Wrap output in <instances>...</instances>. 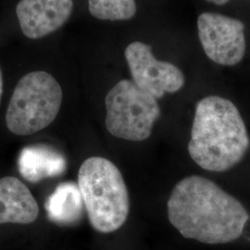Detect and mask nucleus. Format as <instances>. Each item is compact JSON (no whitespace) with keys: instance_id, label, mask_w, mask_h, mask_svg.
Here are the masks:
<instances>
[{"instance_id":"obj_1","label":"nucleus","mask_w":250,"mask_h":250,"mask_svg":"<svg viewBox=\"0 0 250 250\" xmlns=\"http://www.w3.org/2000/svg\"><path fill=\"white\" fill-rule=\"evenodd\" d=\"M167 208L170 224L184 237L209 245L238 239L249 220L239 200L197 175L179 182L170 193Z\"/></svg>"},{"instance_id":"obj_2","label":"nucleus","mask_w":250,"mask_h":250,"mask_svg":"<svg viewBox=\"0 0 250 250\" xmlns=\"http://www.w3.org/2000/svg\"><path fill=\"white\" fill-rule=\"evenodd\" d=\"M250 137L238 108L228 99L209 96L198 101L188 152L208 171L230 170L244 159Z\"/></svg>"},{"instance_id":"obj_3","label":"nucleus","mask_w":250,"mask_h":250,"mask_svg":"<svg viewBox=\"0 0 250 250\" xmlns=\"http://www.w3.org/2000/svg\"><path fill=\"white\" fill-rule=\"evenodd\" d=\"M78 186L95 230L109 233L125 224L130 209L129 195L114 163L101 157L85 160L78 172Z\"/></svg>"},{"instance_id":"obj_4","label":"nucleus","mask_w":250,"mask_h":250,"mask_svg":"<svg viewBox=\"0 0 250 250\" xmlns=\"http://www.w3.org/2000/svg\"><path fill=\"white\" fill-rule=\"evenodd\" d=\"M62 101V90L45 72L27 73L19 81L9 101L6 124L18 135H30L53 123Z\"/></svg>"},{"instance_id":"obj_5","label":"nucleus","mask_w":250,"mask_h":250,"mask_svg":"<svg viewBox=\"0 0 250 250\" xmlns=\"http://www.w3.org/2000/svg\"><path fill=\"white\" fill-rule=\"evenodd\" d=\"M106 127L117 138L141 142L151 134L161 115L157 99L139 88L133 81H120L105 99Z\"/></svg>"},{"instance_id":"obj_6","label":"nucleus","mask_w":250,"mask_h":250,"mask_svg":"<svg viewBox=\"0 0 250 250\" xmlns=\"http://www.w3.org/2000/svg\"><path fill=\"white\" fill-rule=\"evenodd\" d=\"M198 36L206 55L212 62L232 66L246 53L245 25L237 19L204 12L197 20Z\"/></svg>"},{"instance_id":"obj_7","label":"nucleus","mask_w":250,"mask_h":250,"mask_svg":"<svg viewBox=\"0 0 250 250\" xmlns=\"http://www.w3.org/2000/svg\"><path fill=\"white\" fill-rule=\"evenodd\" d=\"M125 58L133 82L155 99H161L165 93H175L185 84L182 71L171 63L158 61L150 45L134 42L126 47Z\"/></svg>"},{"instance_id":"obj_8","label":"nucleus","mask_w":250,"mask_h":250,"mask_svg":"<svg viewBox=\"0 0 250 250\" xmlns=\"http://www.w3.org/2000/svg\"><path fill=\"white\" fill-rule=\"evenodd\" d=\"M72 9V0H21L16 14L24 36L38 39L62 26Z\"/></svg>"},{"instance_id":"obj_9","label":"nucleus","mask_w":250,"mask_h":250,"mask_svg":"<svg viewBox=\"0 0 250 250\" xmlns=\"http://www.w3.org/2000/svg\"><path fill=\"white\" fill-rule=\"evenodd\" d=\"M39 214L36 199L26 186L15 177L0 179V224H29Z\"/></svg>"},{"instance_id":"obj_10","label":"nucleus","mask_w":250,"mask_h":250,"mask_svg":"<svg viewBox=\"0 0 250 250\" xmlns=\"http://www.w3.org/2000/svg\"><path fill=\"white\" fill-rule=\"evenodd\" d=\"M65 169L66 161L62 155L45 145L27 146L19 158L21 174L32 183L61 175Z\"/></svg>"},{"instance_id":"obj_11","label":"nucleus","mask_w":250,"mask_h":250,"mask_svg":"<svg viewBox=\"0 0 250 250\" xmlns=\"http://www.w3.org/2000/svg\"><path fill=\"white\" fill-rule=\"evenodd\" d=\"M84 208L79 186L70 182L58 186L45 203L49 219L64 225L78 223Z\"/></svg>"},{"instance_id":"obj_12","label":"nucleus","mask_w":250,"mask_h":250,"mask_svg":"<svg viewBox=\"0 0 250 250\" xmlns=\"http://www.w3.org/2000/svg\"><path fill=\"white\" fill-rule=\"evenodd\" d=\"M90 13L99 20L125 21L136 13L134 0H88Z\"/></svg>"},{"instance_id":"obj_13","label":"nucleus","mask_w":250,"mask_h":250,"mask_svg":"<svg viewBox=\"0 0 250 250\" xmlns=\"http://www.w3.org/2000/svg\"><path fill=\"white\" fill-rule=\"evenodd\" d=\"M206 1L221 6V5H224V4H226V3H227L228 1H230V0H206Z\"/></svg>"},{"instance_id":"obj_14","label":"nucleus","mask_w":250,"mask_h":250,"mask_svg":"<svg viewBox=\"0 0 250 250\" xmlns=\"http://www.w3.org/2000/svg\"><path fill=\"white\" fill-rule=\"evenodd\" d=\"M2 93H3V77H2V72L0 70V101H1Z\"/></svg>"}]
</instances>
